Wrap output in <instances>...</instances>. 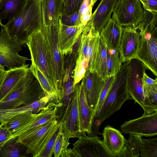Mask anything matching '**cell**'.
<instances>
[{
  "mask_svg": "<svg viewBox=\"0 0 157 157\" xmlns=\"http://www.w3.org/2000/svg\"><path fill=\"white\" fill-rule=\"evenodd\" d=\"M122 63L101 107L94 116L92 127V136L100 134L99 129L102 123L119 110L125 101L132 100L127 88L129 61Z\"/></svg>",
  "mask_w": 157,
  "mask_h": 157,
  "instance_id": "1",
  "label": "cell"
},
{
  "mask_svg": "<svg viewBox=\"0 0 157 157\" xmlns=\"http://www.w3.org/2000/svg\"><path fill=\"white\" fill-rule=\"evenodd\" d=\"M1 25L11 39L17 43L26 44L30 35L42 27L41 5L35 0H27L19 16Z\"/></svg>",
  "mask_w": 157,
  "mask_h": 157,
  "instance_id": "2",
  "label": "cell"
},
{
  "mask_svg": "<svg viewBox=\"0 0 157 157\" xmlns=\"http://www.w3.org/2000/svg\"><path fill=\"white\" fill-rule=\"evenodd\" d=\"M30 51L31 61L37 66L52 86L59 91L52 59L41 29L33 33L26 44Z\"/></svg>",
  "mask_w": 157,
  "mask_h": 157,
  "instance_id": "3",
  "label": "cell"
},
{
  "mask_svg": "<svg viewBox=\"0 0 157 157\" xmlns=\"http://www.w3.org/2000/svg\"><path fill=\"white\" fill-rule=\"evenodd\" d=\"M44 96L39 82L30 70L22 85L0 102V109L25 106Z\"/></svg>",
  "mask_w": 157,
  "mask_h": 157,
  "instance_id": "4",
  "label": "cell"
},
{
  "mask_svg": "<svg viewBox=\"0 0 157 157\" xmlns=\"http://www.w3.org/2000/svg\"><path fill=\"white\" fill-rule=\"evenodd\" d=\"M141 39L136 58L157 77V24H151L144 27L141 23Z\"/></svg>",
  "mask_w": 157,
  "mask_h": 157,
  "instance_id": "5",
  "label": "cell"
},
{
  "mask_svg": "<svg viewBox=\"0 0 157 157\" xmlns=\"http://www.w3.org/2000/svg\"><path fill=\"white\" fill-rule=\"evenodd\" d=\"M41 30L52 59L57 88L62 94L65 60L59 42V24L42 26Z\"/></svg>",
  "mask_w": 157,
  "mask_h": 157,
  "instance_id": "6",
  "label": "cell"
},
{
  "mask_svg": "<svg viewBox=\"0 0 157 157\" xmlns=\"http://www.w3.org/2000/svg\"><path fill=\"white\" fill-rule=\"evenodd\" d=\"M0 32V67L7 69L26 64L29 59L18 53L22 50L23 44L18 43L8 35L2 25Z\"/></svg>",
  "mask_w": 157,
  "mask_h": 157,
  "instance_id": "7",
  "label": "cell"
},
{
  "mask_svg": "<svg viewBox=\"0 0 157 157\" xmlns=\"http://www.w3.org/2000/svg\"><path fill=\"white\" fill-rule=\"evenodd\" d=\"M57 124L56 118L53 119L33 131L17 136L18 141L27 147L28 154L33 157H38Z\"/></svg>",
  "mask_w": 157,
  "mask_h": 157,
  "instance_id": "8",
  "label": "cell"
},
{
  "mask_svg": "<svg viewBox=\"0 0 157 157\" xmlns=\"http://www.w3.org/2000/svg\"><path fill=\"white\" fill-rule=\"evenodd\" d=\"M113 13L122 27L136 26L143 21L145 16L139 0H118Z\"/></svg>",
  "mask_w": 157,
  "mask_h": 157,
  "instance_id": "9",
  "label": "cell"
},
{
  "mask_svg": "<svg viewBox=\"0 0 157 157\" xmlns=\"http://www.w3.org/2000/svg\"><path fill=\"white\" fill-rule=\"evenodd\" d=\"M127 79V88L132 100H134L142 108L144 113L146 111L145 103V94L142 78L147 69L144 64L135 58L129 60Z\"/></svg>",
  "mask_w": 157,
  "mask_h": 157,
  "instance_id": "10",
  "label": "cell"
},
{
  "mask_svg": "<svg viewBox=\"0 0 157 157\" xmlns=\"http://www.w3.org/2000/svg\"><path fill=\"white\" fill-rule=\"evenodd\" d=\"M73 144L79 157H116L97 135H81Z\"/></svg>",
  "mask_w": 157,
  "mask_h": 157,
  "instance_id": "11",
  "label": "cell"
},
{
  "mask_svg": "<svg viewBox=\"0 0 157 157\" xmlns=\"http://www.w3.org/2000/svg\"><path fill=\"white\" fill-rule=\"evenodd\" d=\"M121 129L124 134L145 137L156 136L157 135V111L149 115L143 113L138 118L125 121L121 126Z\"/></svg>",
  "mask_w": 157,
  "mask_h": 157,
  "instance_id": "12",
  "label": "cell"
},
{
  "mask_svg": "<svg viewBox=\"0 0 157 157\" xmlns=\"http://www.w3.org/2000/svg\"><path fill=\"white\" fill-rule=\"evenodd\" d=\"M141 23L136 26L122 27L119 51L122 62L136 58L141 39Z\"/></svg>",
  "mask_w": 157,
  "mask_h": 157,
  "instance_id": "13",
  "label": "cell"
},
{
  "mask_svg": "<svg viewBox=\"0 0 157 157\" xmlns=\"http://www.w3.org/2000/svg\"><path fill=\"white\" fill-rule=\"evenodd\" d=\"M29 70V64H26L6 70L0 90V102L22 85Z\"/></svg>",
  "mask_w": 157,
  "mask_h": 157,
  "instance_id": "14",
  "label": "cell"
},
{
  "mask_svg": "<svg viewBox=\"0 0 157 157\" xmlns=\"http://www.w3.org/2000/svg\"><path fill=\"white\" fill-rule=\"evenodd\" d=\"M82 81L83 84L88 104L90 108L95 110L105 80L95 72L86 70Z\"/></svg>",
  "mask_w": 157,
  "mask_h": 157,
  "instance_id": "15",
  "label": "cell"
},
{
  "mask_svg": "<svg viewBox=\"0 0 157 157\" xmlns=\"http://www.w3.org/2000/svg\"><path fill=\"white\" fill-rule=\"evenodd\" d=\"M79 83L77 84L72 93L68 115L62 123L63 130L67 138H78L82 134L79 130L78 110V94Z\"/></svg>",
  "mask_w": 157,
  "mask_h": 157,
  "instance_id": "16",
  "label": "cell"
},
{
  "mask_svg": "<svg viewBox=\"0 0 157 157\" xmlns=\"http://www.w3.org/2000/svg\"><path fill=\"white\" fill-rule=\"evenodd\" d=\"M78 98L80 132L82 134L86 133L88 135H91L95 110L88 104L82 81L79 83Z\"/></svg>",
  "mask_w": 157,
  "mask_h": 157,
  "instance_id": "17",
  "label": "cell"
},
{
  "mask_svg": "<svg viewBox=\"0 0 157 157\" xmlns=\"http://www.w3.org/2000/svg\"><path fill=\"white\" fill-rule=\"evenodd\" d=\"M118 0H101L87 22L95 32L100 33L111 17Z\"/></svg>",
  "mask_w": 157,
  "mask_h": 157,
  "instance_id": "18",
  "label": "cell"
},
{
  "mask_svg": "<svg viewBox=\"0 0 157 157\" xmlns=\"http://www.w3.org/2000/svg\"><path fill=\"white\" fill-rule=\"evenodd\" d=\"M59 42L63 54L67 55L72 53L84 28L80 26H69L59 21Z\"/></svg>",
  "mask_w": 157,
  "mask_h": 157,
  "instance_id": "19",
  "label": "cell"
},
{
  "mask_svg": "<svg viewBox=\"0 0 157 157\" xmlns=\"http://www.w3.org/2000/svg\"><path fill=\"white\" fill-rule=\"evenodd\" d=\"M122 27L113 15L100 33L108 49L118 50L120 47Z\"/></svg>",
  "mask_w": 157,
  "mask_h": 157,
  "instance_id": "20",
  "label": "cell"
},
{
  "mask_svg": "<svg viewBox=\"0 0 157 157\" xmlns=\"http://www.w3.org/2000/svg\"><path fill=\"white\" fill-rule=\"evenodd\" d=\"M49 102V98L44 96L39 100L25 106L14 108L0 109V122L28 112L37 114L44 109Z\"/></svg>",
  "mask_w": 157,
  "mask_h": 157,
  "instance_id": "21",
  "label": "cell"
},
{
  "mask_svg": "<svg viewBox=\"0 0 157 157\" xmlns=\"http://www.w3.org/2000/svg\"><path fill=\"white\" fill-rule=\"evenodd\" d=\"M62 7V0H42L41 10L42 26L59 24Z\"/></svg>",
  "mask_w": 157,
  "mask_h": 157,
  "instance_id": "22",
  "label": "cell"
},
{
  "mask_svg": "<svg viewBox=\"0 0 157 157\" xmlns=\"http://www.w3.org/2000/svg\"><path fill=\"white\" fill-rule=\"evenodd\" d=\"M102 134L104 144L117 157L122 151L126 140L119 131L109 125L104 128Z\"/></svg>",
  "mask_w": 157,
  "mask_h": 157,
  "instance_id": "23",
  "label": "cell"
},
{
  "mask_svg": "<svg viewBox=\"0 0 157 157\" xmlns=\"http://www.w3.org/2000/svg\"><path fill=\"white\" fill-rule=\"evenodd\" d=\"M29 69L39 82L45 96L48 97L50 102L56 106L61 100V95L52 86L44 74L33 62L31 61Z\"/></svg>",
  "mask_w": 157,
  "mask_h": 157,
  "instance_id": "24",
  "label": "cell"
},
{
  "mask_svg": "<svg viewBox=\"0 0 157 157\" xmlns=\"http://www.w3.org/2000/svg\"><path fill=\"white\" fill-rule=\"evenodd\" d=\"M27 0H0V25L1 21H10L17 17L23 10Z\"/></svg>",
  "mask_w": 157,
  "mask_h": 157,
  "instance_id": "25",
  "label": "cell"
},
{
  "mask_svg": "<svg viewBox=\"0 0 157 157\" xmlns=\"http://www.w3.org/2000/svg\"><path fill=\"white\" fill-rule=\"evenodd\" d=\"M27 148L18 141L17 137L8 141L0 148V157H21L27 156Z\"/></svg>",
  "mask_w": 157,
  "mask_h": 157,
  "instance_id": "26",
  "label": "cell"
},
{
  "mask_svg": "<svg viewBox=\"0 0 157 157\" xmlns=\"http://www.w3.org/2000/svg\"><path fill=\"white\" fill-rule=\"evenodd\" d=\"M107 49L105 42L100 34L99 49L94 63L93 71L95 72L104 80L109 77L107 66Z\"/></svg>",
  "mask_w": 157,
  "mask_h": 157,
  "instance_id": "27",
  "label": "cell"
},
{
  "mask_svg": "<svg viewBox=\"0 0 157 157\" xmlns=\"http://www.w3.org/2000/svg\"><path fill=\"white\" fill-rule=\"evenodd\" d=\"M142 136L130 134L128 140H126L124 146L117 157H138L140 156Z\"/></svg>",
  "mask_w": 157,
  "mask_h": 157,
  "instance_id": "28",
  "label": "cell"
},
{
  "mask_svg": "<svg viewBox=\"0 0 157 157\" xmlns=\"http://www.w3.org/2000/svg\"><path fill=\"white\" fill-rule=\"evenodd\" d=\"M36 114L32 112H28L1 122L4 124L11 133L12 136L15 132L30 122L34 118Z\"/></svg>",
  "mask_w": 157,
  "mask_h": 157,
  "instance_id": "29",
  "label": "cell"
},
{
  "mask_svg": "<svg viewBox=\"0 0 157 157\" xmlns=\"http://www.w3.org/2000/svg\"><path fill=\"white\" fill-rule=\"evenodd\" d=\"M100 34L93 30L90 36L88 47L87 61V66L86 70L93 71L94 62L98 50Z\"/></svg>",
  "mask_w": 157,
  "mask_h": 157,
  "instance_id": "30",
  "label": "cell"
},
{
  "mask_svg": "<svg viewBox=\"0 0 157 157\" xmlns=\"http://www.w3.org/2000/svg\"><path fill=\"white\" fill-rule=\"evenodd\" d=\"M122 62L119 50L107 49V66L108 77L114 76L120 71Z\"/></svg>",
  "mask_w": 157,
  "mask_h": 157,
  "instance_id": "31",
  "label": "cell"
},
{
  "mask_svg": "<svg viewBox=\"0 0 157 157\" xmlns=\"http://www.w3.org/2000/svg\"><path fill=\"white\" fill-rule=\"evenodd\" d=\"M140 152L142 157H157V137L142 138Z\"/></svg>",
  "mask_w": 157,
  "mask_h": 157,
  "instance_id": "32",
  "label": "cell"
},
{
  "mask_svg": "<svg viewBox=\"0 0 157 157\" xmlns=\"http://www.w3.org/2000/svg\"><path fill=\"white\" fill-rule=\"evenodd\" d=\"M87 66V60L77 56L73 73V86L79 83L84 76Z\"/></svg>",
  "mask_w": 157,
  "mask_h": 157,
  "instance_id": "33",
  "label": "cell"
},
{
  "mask_svg": "<svg viewBox=\"0 0 157 157\" xmlns=\"http://www.w3.org/2000/svg\"><path fill=\"white\" fill-rule=\"evenodd\" d=\"M62 123H58L44 147L38 157H51L54 153V147L58 133L61 128Z\"/></svg>",
  "mask_w": 157,
  "mask_h": 157,
  "instance_id": "34",
  "label": "cell"
},
{
  "mask_svg": "<svg viewBox=\"0 0 157 157\" xmlns=\"http://www.w3.org/2000/svg\"><path fill=\"white\" fill-rule=\"evenodd\" d=\"M70 144L69 140L66 136L62 128L58 133L54 147L53 155L55 157H59L61 152L67 148Z\"/></svg>",
  "mask_w": 157,
  "mask_h": 157,
  "instance_id": "35",
  "label": "cell"
},
{
  "mask_svg": "<svg viewBox=\"0 0 157 157\" xmlns=\"http://www.w3.org/2000/svg\"><path fill=\"white\" fill-rule=\"evenodd\" d=\"M84 0H67L63 6L62 13L71 14L78 12ZM98 0H90L91 5L93 6Z\"/></svg>",
  "mask_w": 157,
  "mask_h": 157,
  "instance_id": "36",
  "label": "cell"
},
{
  "mask_svg": "<svg viewBox=\"0 0 157 157\" xmlns=\"http://www.w3.org/2000/svg\"><path fill=\"white\" fill-rule=\"evenodd\" d=\"M59 19L62 23L68 26H82L78 11L71 14L61 13Z\"/></svg>",
  "mask_w": 157,
  "mask_h": 157,
  "instance_id": "37",
  "label": "cell"
},
{
  "mask_svg": "<svg viewBox=\"0 0 157 157\" xmlns=\"http://www.w3.org/2000/svg\"><path fill=\"white\" fill-rule=\"evenodd\" d=\"M115 76H109L105 80L104 86L101 93L98 101L95 110V115L98 112L101 107L107 94L111 86ZM95 116V115H94Z\"/></svg>",
  "mask_w": 157,
  "mask_h": 157,
  "instance_id": "38",
  "label": "cell"
},
{
  "mask_svg": "<svg viewBox=\"0 0 157 157\" xmlns=\"http://www.w3.org/2000/svg\"><path fill=\"white\" fill-rule=\"evenodd\" d=\"M12 134L4 124L1 122L0 124V148L8 141L11 139Z\"/></svg>",
  "mask_w": 157,
  "mask_h": 157,
  "instance_id": "39",
  "label": "cell"
},
{
  "mask_svg": "<svg viewBox=\"0 0 157 157\" xmlns=\"http://www.w3.org/2000/svg\"><path fill=\"white\" fill-rule=\"evenodd\" d=\"M144 10L153 15L157 14V0H139Z\"/></svg>",
  "mask_w": 157,
  "mask_h": 157,
  "instance_id": "40",
  "label": "cell"
},
{
  "mask_svg": "<svg viewBox=\"0 0 157 157\" xmlns=\"http://www.w3.org/2000/svg\"><path fill=\"white\" fill-rule=\"evenodd\" d=\"M60 157H79L76 151L73 148H67L63 151L60 156Z\"/></svg>",
  "mask_w": 157,
  "mask_h": 157,
  "instance_id": "41",
  "label": "cell"
},
{
  "mask_svg": "<svg viewBox=\"0 0 157 157\" xmlns=\"http://www.w3.org/2000/svg\"><path fill=\"white\" fill-rule=\"evenodd\" d=\"M143 85L148 86L157 84V79H155L150 78L145 72L143 74L142 78Z\"/></svg>",
  "mask_w": 157,
  "mask_h": 157,
  "instance_id": "42",
  "label": "cell"
},
{
  "mask_svg": "<svg viewBox=\"0 0 157 157\" xmlns=\"http://www.w3.org/2000/svg\"><path fill=\"white\" fill-rule=\"evenodd\" d=\"M6 70L5 68L0 67V90L6 77Z\"/></svg>",
  "mask_w": 157,
  "mask_h": 157,
  "instance_id": "43",
  "label": "cell"
},
{
  "mask_svg": "<svg viewBox=\"0 0 157 157\" xmlns=\"http://www.w3.org/2000/svg\"><path fill=\"white\" fill-rule=\"evenodd\" d=\"M40 5H41V3L42 2V0H35Z\"/></svg>",
  "mask_w": 157,
  "mask_h": 157,
  "instance_id": "44",
  "label": "cell"
},
{
  "mask_svg": "<svg viewBox=\"0 0 157 157\" xmlns=\"http://www.w3.org/2000/svg\"><path fill=\"white\" fill-rule=\"evenodd\" d=\"M67 0H62L63 4H64L66 3Z\"/></svg>",
  "mask_w": 157,
  "mask_h": 157,
  "instance_id": "45",
  "label": "cell"
},
{
  "mask_svg": "<svg viewBox=\"0 0 157 157\" xmlns=\"http://www.w3.org/2000/svg\"></svg>",
  "mask_w": 157,
  "mask_h": 157,
  "instance_id": "46",
  "label": "cell"
}]
</instances>
